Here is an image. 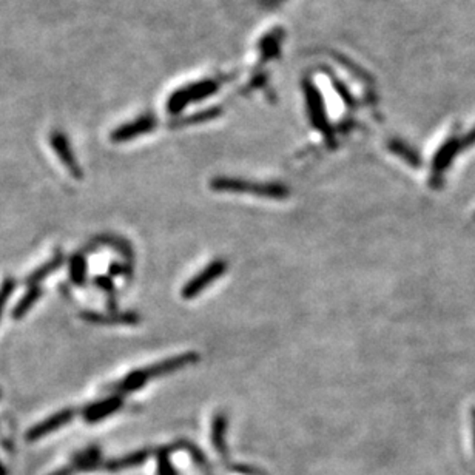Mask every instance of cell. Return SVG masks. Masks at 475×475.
I'll return each mask as SVG.
<instances>
[{"label": "cell", "mask_w": 475, "mask_h": 475, "mask_svg": "<svg viewBox=\"0 0 475 475\" xmlns=\"http://www.w3.org/2000/svg\"><path fill=\"white\" fill-rule=\"evenodd\" d=\"M211 189L216 191H229V193H247L261 198H271V199H284L291 191L286 185L278 182H249L244 179H233V178H216L211 181Z\"/></svg>", "instance_id": "1"}, {"label": "cell", "mask_w": 475, "mask_h": 475, "mask_svg": "<svg viewBox=\"0 0 475 475\" xmlns=\"http://www.w3.org/2000/svg\"><path fill=\"white\" fill-rule=\"evenodd\" d=\"M227 271V262L224 260H216L211 261L210 264L204 268V271L199 272L195 278H191L187 284L182 287V298L191 299L198 297L199 293L204 292L211 282H215L216 279H220L224 272Z\"/></svg>", "instance_id": "2"}, {"label": "cell", "mask_w": 475, "mask_h": 475, "mask_svg": "<svg viewBox=\"0 0 475 475\" xmlns=\"http://www.w3.org/2000/svg\"><path fill=\"white\" fill-rule=\"evenodd\" d=\"M74 415H76V410L72 409V408L62 409V410H59V412L50 415L48 419H45L43 421L37 423V425H34L33 427L28 429L27 441L33 443V441H37V440L43 439V436H47L50 434L59 431L61 427L67 426L68 423L74 419Z\"/></svg>", "instance_id": "3"}, {"label": "cell", "mask_w": 475, "mask_h": 475, "mask_svg": "<svg viewBox=\"0 0 475 475\" xmlns=\"http://www.w3.org/2000/svg\"><path fill=\"white\" fill-rule=\"evenodd\" d=\"M198 359H199V355L195 354V352H187V354L164 359V361H160L155 366H150V368H145L144 370L147 377H149V380H155V378L169 375L171 374V372H176L179 369L187 368V366L190 364H195L198 363Z\"/></svg>", "instance_id": "4"}, {"label": "cell", "mask_w": 475, "mask_h": 475, "mask_svg": "<svg viewBox=\"0 0 475 475\" xmlns=\"http://www.w3.org/2000/svg\"><path fill=\"white\" fill-rule=\"evenodd\" d=\"M124 400H122L120 395H113L108 397L105 400L96 401L93 404H88V406L83 409V419L88 423H98L108 419V416L116 414L118 410L122 408Z\"/></svg>", "instance_id": "5"}, {"label": "cell", "mask_w": 475, "mask_h": 475, "mask_svg": "<svg viewBox=\"0 0 475 475\" xmlns=\"http://www.w3.org/2000/svg\"><path fill=\"white\" fill-rule=\"evenodd\" d=\"M51 147L57 153V156L62 160V164L65 165V169L72 173V176L74 179H82V170L81 165L76 160L72 147H70L68 140L65 136H62L61 133L51 134Z\"/></svg>", "instance_id": "6"}, {"label": "cell", "mask_w": 475, "mask_h": 475, "mask_svg": "<svg viewBox=\"0 0 475 475\" xmlns=\"http://www.w3.org/2000/svg\"><path fill=\"white\" fill-rule=\"evenodd\" d=\"M81 318L88 321L93 324H124V326H133L138 324L140 321V317L134 312H110V313H99V312H82Z\"/></svg>", "instance_id": "7"}, {"label": "cell", "mask_w": 475, "mask_h": 475, "mask_svg": "<svg viewBox=\"0 0 475 475\" xmlns=\"http://www.w3.org/2000/svg\"><path fill=\"white\" fill-rule=\"evenodd\" d=\"M463 149V145H461V139H449L445 145H441V149L436 151V155L434 158V164H432V178L436 179L441 176V173L445 171L451 162L454 160V158L457 156V153Z\"/></svg>", "instance_id": "8"}, {"label": "cell", "mask_w": 475, "mask_h": 475, "mask_svg": "<svg viewBox=\"0 0 475 475\" xmlns=\"http://www.w3.org/2000/svg\"><path fill=\"white\" fill-rule=\"evenodd\" d=\"M149 457H150V452L145 451V449H140V451L124 455V457L108 460V461H105L104 465H102V467H104V469L108 472H118V471L130 469V467L142 466L145 461L149 460Z\"/></svg>", "instance_id": "9"}, {"label": "cell", "mask_w": 475, "mask_h": 475, "mask_svg": "<svg viewBox=\"0 0 475 475\" xmlns=\"http://www.w3.org/2000/svg\"><path fill=\"white\" fill-rule=\"evenodd\" d=\"M153 125L155 124H153V120L150 118L139 119L136 122H133V124H127L118 128V130L112 134V139L113 142H127V140L136 138L139 134L150 131Z\"/></svg>", "instance_id": "10"}, {"label": "cell", "mask_w": 475, "mask_h": 475, "mask_svg": "<svg viewBox=\"0 0 475 475\" xmlns=\"http://www.w3.org/2000/svg\"><path fill=\"white\" fill-rule=\"evenodd\" d=\"M226 431H227V416L224 414H218L211 421V445L215 446L216 452L227 457V445H226Z\"/></svg>", "instance_id": "11"}, {"label": "cell", "mask_w": 475, "mask_h": 475, "mask_svg": "<svg viewBox=\"0 0 475 475\" xmlns=\"http://www.w3.org/2000/svg\"><path fill=\"white\" fill-rule=\"evenodd\" d=\"M63 264V256L61 253H57L53 258L48 260L45 264H42L41 267H37L36 271L28 275V278L25 279L28 287H34V286H39L43 279H47L51 273H54L56 271H59L61 266Z\"/></svg>", "instance_id": "12"}, {"label": "cell", "mask_w": 475, "mask_h": 475, "mask_svg": "<svg viewBox=\"0 0 475 475\" xmlns=\"http://www.w3.org/2000/svg\"><path fill=\"white\" fill-rule=\"evenodd\" d=\"M42 293H43V291L41 288V286L28 287V291L22 295V298L17 301L14 309H12L11 317L14 319H22L31 309H33L34 304L42 297Z\"/></svg>", "instance_id": "13"}, {"label": "cell", "mask_w": 475, "mask_h": 475, "mask_svg": "<svg viewBox=\"0 0 475 475\" xmlns=\"http://www.w3.org/2000/svg\"><path fill=\"white\" fill-rule=\"evenodd\" d=\"M73 467L78 471H92L104 465V461L101 460V451L98 447H88L85 451L78 454L73 460Z\"/></svg>", "instance_id": "14"}, {"label": "cell", "mask_w": 475, "mask_h": 475, "mask_svg": "<svg viewBox=\"0 0 475 475\" xmlns=\"http://www.w3.org/2000/svg\"><path fill=\"white\" fill-rule=\"evenodd\" d=\"M70 271V279H72L76 286H82L87 279V260L83 253H76L70 258L68 264Z\"/></svg>", "instance_id": "15"}, {"label": "cell", "mask_w": 475, "mask_h": 475, "mask_svg": "<svg viewBox=\"0 0 475 475\" xmlns=\"http://www.w3.org/2000/svg\"><path fill=\"white\" fill-rule=\"evenodd\" d=\"M149 381L150 380H149V377H147L144 369L133 370L124 378V380L119 383V390L120 392L130 394V392H134V390L144 388Z\"/></svg>", "instance_id": "16"}, {"label": "cell", "mask_w": 475, "mask_h": 475, "mask_svg": "<svg viewBox=\"0 0 475 475\" xmlns=\"http://www.w3.org/2000/svg\"><path fill=\"white\" fill-rule=\"evenodd\" d=\"M390 149H392L394 153H397V155H400L404 160H408V162L412 165V167H420V158L416 153L410 149V147H408L406 144H403V142H392L390 144Z\"/></svg>", "instance_id": "17"}, {"label": "cell", "mask_w": 475, "mask_h": 475, "mask_svg": "<svg viewBox=\"0 0 475 475\" xmlns=\"http://www.w3.org/2000/svg\"><path fill=\"white\" fill-rule=\"evenodd\" d=\"M14 287H16V281L14 278H6L3 279L2 284H0V318H2V313L6 307V303H8L10 297L14 292Z\"/></svg>", "instance_id": "18"}, {"label": "cell", "mask_w": 475, "mask_h": 475, "mask_svg": "<svg viewBox=\"0 0 475 475\" xmlns=\"http://www.w3.org/2000/svg\"><path fill=\"white\" fill-rule=\"evenodd\" d=\"M158 475H178L175 467L170 463L169 452L164 449L158 454Z\"/></svg>", "instance_id": "19"}, {"label": "cell", "mask_w": 475, "mask_h": 475, "mask_svg": "<svg viewBox=\"0 0 475 475\" xmlns=\"http://www.w3.org/2000/svg\"><path fill=\"white\" fill-rule=\"evenodd\" d=\"M96 286L102 291H105L107 293H113L114 292V284H113V279L110 277H98L94 279Z\"/></svg>", "instance_id": "20"}, {"label": "cell", "mask_w": 475, "mask_h": 475, "mask_svg": "<svg viewBox=\"0 0 475 475\" xmlns=\"http://www.w3.org/2000/svg\"><path fill=\"white\" fill-rule=\"evenodd\" d=\"M125 273V264H113L110 267V275L112 277H120V275Z\"/></svg>", "instance_id": "21"}, {"label": "cell", "mask_w": 475, "mask_h": 475, "mask_svg": "<svg viewBox=\"0 0 475 475\" xmlns=\"http://www.w3.org/2000/svg\"><path fill=\"white\" fill-rule=\"evenodd\" d=\"M472 144H475V128H474L472 131L467 133L463 139H461V145H463V149H465V147L472 145Z\"/></svg>", "instance_id": "22"}, {"label": "cell", "mask_w": 475, "mask_h": 475, "mask_svg": "<svg viewBox=\"0 0 475 475\" xmlns=\"http://www.w3.org/2000/svg\"><path fill=\"white\" fill-rule=\"evenodd\" d=\"M76 469L73 467V465L65 466V467H61V469H57L56 472H53L51 475H74Z\"/></svg>", "instance_id": "23"}, {"label": "cell", "mask_w": 475, "mask_h": 475, "mask_svg": "<svg viewBox=\"0 0 475 475\" xmlns=\"http://www.w3.org/2000/svg\"><path fill=\"white\" fill-rule=\"evenodd\" d=\"M471 416H472V431H474V445H475V408L472 409Z\"/></svg>", "instance_id": "24"}, {"label": "cell", "mask_w": 475, "mask_h": 475, "mask_svg": "<svg viewBox=\"0 0 475 475\" xmlns=\"http://www.w3.org/2000/svg\"><path fill=\"white\" fill-rule=\"evenodd\" d=\"M6 474H8V471H6V467L0 463V475H6Z\"/></svg>", "instance_id": "25"}]
</instances>
